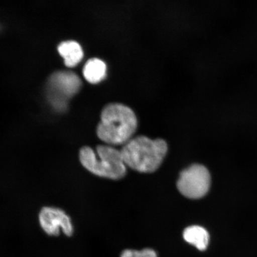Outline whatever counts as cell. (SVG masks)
Masks as SVG:
<instances>
[{
  "label": "cell",
  "mask_w": 257,
  "mask_h": 257,
  "mask_svg": "<svg viewBox=\"0 0 257 257\" xmlns=\"http://www.w3.org/2000/svg\"><path fill=\"white\" fill-rule=\"evenodd\" d=\"M137 127V118L131 108L123 104L112 103L102 110L96 134L108 146H124L133 138Z\"/></svg>",
  "instance_id": "1"
},
{
  "label": "cell",
  "mask_w": 257,
  "mask_h": 257,
  "mask_svg": "<svg viewBox=\"0 0 257 257\" xmlns=\"http://www.w3.org/2000/svg\"><path fill=\"white\" fill-rule=\"evenodd\" d=\"M168 147L162 139L144 136L133 138L120 150L126 167L141 173H153L160 168Z\"/></svg>",
  "instance_id": "2"
},
{
  "label": "cell",
  "mask_w": 257,
  "mask_h": 257,
  "mask_svg": "<svg viewBox=\"0 0 257 257\" xmlns=\"http://www.w3.org/2000/svg\"><path fill=\"white\" fill-rule=\"evenodd\" d=\"M79 159L86 169L102 178L118 180L126 175V166L120 150L108 145L98 146L96 152L91 148L83 147L80 150Z\"/></svg>",
  "instance_id": "3"
},
{
  "label": "cell",
  "mask_w": 257,
  "mask_h": 257,
  "mask_svg": "<svg viewBox=\"0 0 257 257\" xmlns=\"http://www.w3.org/2000/svg\"><path fill=\"white\" fill-rule=\"evenodd\" d=\"M211 176L208 169L199 164H194L180 173L177 188L184 197L192 200L201 198L210 189Z\"/></svg>",
  "instance_id": "4"
},
{
  "label": "cell",
  "mask_w": 257,
  "mask_h": 257,
  "mask_svg": "<svg viewBox=\"0 0 257 257\" xmlns=\"http://www.w3.org/2000/svg\"><path fill=\"white\" fill-rule=\"evenodd\" d=\"M48 86L51 100L62 107L65 104L66 99L75 95L79 91L81 81L74 73L58 72L50 77Z\"/></svg>",
  "instance_id": "5"
},
{
  "label": "cell",
  "mask_w": 257,
  "mask_h": 257,
  "mask_svg": "<svg viewBox=\"0 0 257 257\" xmlns=\"http://www.w3.org/2000/svg\"><path fill=\"white\" fill-rule=\"evenodd\" d=\"M39 221L41 227L48 235H59L62 229L66 236H72L73 227L71 219L61 209L50 207L42 208Z\"/></svg>",
  "instance_id": "6"
},
{
  "label": "cell",
  "mask_w": 257,
  "mask_h": 257,
  "mask_svg": "<svg viewBox=\"0 0 257 257\" xmlns=\"http://www.w3.org/2000/svg\"><path fill=\"white\" fill-rule=\"evenodd\" d=\"M58 51L64 60L67 66L75 67L83 59V52L80 45L75 41L63 42L58 47Z\"/></svg>",
  "instance_id": "7"
},
{
  "label": "cell",
  "mask_w": 257,
  "mask_h": 257,
  "mask_svg": "<svg viewBox=\"0 0 257 257\" xmlns=\"http://www.w3.org/2000/svg\"><path fill=\"white\" fill-rule=\"evenodd\" d=\"M183 236L186 242L200 250L206 249L210 241V235L207 230L197 225L186 227L183 233Z\"/></svg>",
  "instance_id": "8"
},
{
  "label": "cell",
  "mask_w": 257,
  "mask_h": 257,
  "mask_svg": "<svg viewBox=\"0 0 257 257\" xmlns=\"http://www.w3.org/2000/svg\"><path fill=\"white\" fill-rule=\"evenodd\" d=\"M107 72V66L103 61L94 58L85 64L83 74L88 82L93 84L99 83L105 78Z\"/></svg>",
  "instance_id": "9"
},
{
  "label": "cell",
  "mask_w": 257,
  "mask_h": 257,
  "mask_svg": "<svg viewBox=\"0 0 257 257\" xmlns=\"http://www.w3.org/2000/svg\"><path fill=\"white\" fill-rule=\"evenodd\" d=\"M120 257H158L155 250L145 248L141 250L126 249L121 253Z\"/></svg>",
  "instance_id": "10"
}]
</instances>
